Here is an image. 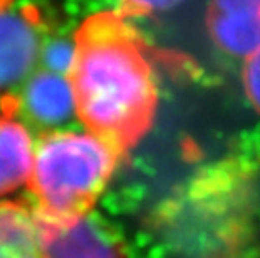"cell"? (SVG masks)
Here are the masks:
<instances>
[{
    "label": "cell",
    "mask_w": 260,
    "mask_h": 258,
    "mask_svg": "<svg viewBox=\"0 0 260 258\" xmlns=\"http://www.w3.org/2000/svg\"><path fill=\"white\" fill-rule=\"evenodd\" d=\"M20 114L36 136L54 129H64L76 114L74 94L69 78L39 67L17 92Z\"/></svg>",
    "instance_id": "cell-4"
},
{
    "label": "cell",
    "mask_w": 260,
    "mask_h": 258,
    "mask_svg": "<svg viewBox=\"0 0 260 258\" xmlns=\"http://www.w3.org/2000/svg\"><path fill=\"white\" fill-rule=\"evenodd\" d=\"M76 56V44L68 42V41H51L44 44L42 49V57H41V65L39 67L49 69L52 72L64 74L68 76L71 67H73Z\"/></svg>",
    "instance_id": "cell-9"
},
{
    "label": "cell",
    "mask_w": 260,
    "mask_h": 258,
    "mask_svg": "<svg viewBox=\"0 0 260 258\" xmlns=\"http://www.w3.org/2000/svg\"><path fill=\"white\" fill-rule=\"evenodd\" d=\"M44 44L36 10L0 0V94H17L41 65Z\"/></svg>",
    "instance_id": "cell-3"
},
{
    "label": "cell",
    "mask_w": 260,
    "mask_h": 258,
    "mask_svg": "<svg viewBox=\"0 0 260 258\" xmlns=\"http://www.w3.org/2000/svg\"><path fill=\"white\" fill-rule=\"evenodd\" d=\"M51 235L27 200L0 201V258H49Z\"/></svg>",
    "instance_id": "cell-8"
},
{
    "label": "cell",
    "mask_w": 260,
    "mask_h": 258,
    "mask_svg": "<svg viewBox=\"0 0 260 258\" xmlns=\"http://www.w3.org/2000/svg\"><path fill=\"white\" fill-rule=\"evenodd\" d=\"M121 161L118 151L86 129L42 133L25 200L49 230L73 227L92 213Z\"/></svg>",
    "instance_id": "cell-2"
},
{
    "label": "cell",
    "mask_w": 260,
    "mask_h": 258,
    "mask_svg": "<svg viewBox=\"0 0 260 258\" xmlns=\"http://www.w3.org/2000/svg\"><path fill=\"white\" fill-rule=\"evenodd\" d=\"M51 232L49 258H129L113 225L94 211L73 227Z\"/></svg>",
    "instance_id": "cell-7"
},
{
    "label": "cell",
    "mask_w": 260,
    "mask_h": 258,
    "mask_svg": "<svg viewBox=\"0 0 260 258\" xmlns=\"http://www.w3.org/2000/svg\"><path fill=\"white\" fill-rule=\"evenodd\" d=\"M37 136L20 114L17 94H0V196L27 183Z\"/></svg>",
    "instance_id": "cell-5"
},
{
    "label": "cell",
    "mask_w": 260,
    "mask_h": 258,
    "mask_svg": "<svg viewBox=\"0 0 260 258\" xmlns=\"http://www.w3.org/2000/svg\"><path fill=\"white\" fill-rule=\"evenodd\" d=\"M123 2V12L131 14H156L167 12L178 7L186 0H121Z\"/></svg>",
    "instance_id": "cell-11"
},
{
    "label": "cell",
    "mask_w": 260,
    "mask_h": 258,
    "mask_svg": "<svg viewBox=\"0 0 260 258\" xmlns=\"http://www.w3.org/2000/svg\"><path fill=\"white\" fill-rule=\"evenodd\" d=\"M74 44L68 78L76 116L126 159L151 129L158 109V82L146 44L123 10L87 17Z\"/></svg>",
    "instance_id": "cell-1"
},
{
    "label": "cell",
    "mask_w": 260,
    "mask_h": 258,
    "mask_svg": "<svg viewBox=\"0 0 260 258\" xmlns=\"http://www.w3.org/2000/svg\"><path fill=\"white\" fill-rule=\"evenodd\" d=\"M243 91L255 111L260 113V49L245 59L242 72Z\"/></svg>",
    "instance_id": "cell-10"
},
{
    "label": "cell",
    "mask_w": 260,
    "mask_h": 258,
    "mask_svg": "<svg viewBox=\"0 0 260 258\" xmlns=\"http://www.w3.org/2000/svg\"><path fill=\"white\" fill-rule=\"evenodd\" d=\"M207 24L213 44L232 57L260 49V0H212Z\"/></svg>",
    "instance_id": "cell-6"
}]
</instances>
